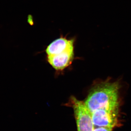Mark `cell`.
<instances>
[{"label":"cell","mask_w":131,"mask_h":131,"mask_svg":"<svg viewBox=\"0 0 131 131\" xmlns=\"http://www.w3.org/2000/svg\"><path fill=\"white\" fill-rule=\"evenodd\" d=\"M119 84L104 82L97 84L91 89L84 102L91 113L100 109L118 110Z\"/></svg>","instance_id":"obj_1"},{"label":"cell","mask_w":131,"mask_h":131,"mask_svg":"<svg viewBox=\"0 0 131 131\" xmlns=\"http://www.w3.org/2000/svg\"><path fill=\"white\" fill-rule=\"evenodd\" d=\"M70 105L74 110L78 131H93L94 126L91 113L84 102L71 96Z\"/></svg>","instance_id":"obj_2"},{"label":"cell","mask_w":131,"mask_h":131,"mask_svg":"<svg viewBox=\"0 0 131 131\" xmlns=\"http://www.w3.org/2000/svg\"><path fill=\"white\" fill-rule=\"evenodd\" d=\"M118 110L100 109L91 113L94 126L113 128L116 125Z\"/></svg>","instance_id":"obj_3"},{"label":"cell","mask_w":131,"mask_h":131,"mask_svg":"<svg viewBox=\"0 0 131 131\" xmlns=\"http://www.w3.org/2000/svg\"><path fill=\"white\" fill-rule=\"evenodd\" d=\"M74 57V47L60 54L48 56L49 63L57 70H62L71 63Z\"/></svg>","instance_id":"obj_4"},{"label":"cell","mask_w":131,"mask_h":131,"mask_svg":"<svg viewBox=\"0 0 131 131\" xmlns=\"http://www.w3.org/2000/svg\"><path fill=\"white\" fill-rule=\"evenodd\" d=\"M74 39H67L61 37L56 39L48 46L46 50L48 56H52L62 52L74 47Z\"/></svg>","instance_id":"obj_5"},{"label":"cell","mask_w":131,"mask_h":131,"mask_svg":"<svg viewBox=\"0 0 131 131\" xmlns=\"http://www.w3.org/2000/svg\"><path fill=\"white\" fill-rule=\"evenodd\" d=\"M112 128L106 127H97L94 128L93 131H112Z\"/></svg>","instance_id":"obj_6"}]
</instances>
